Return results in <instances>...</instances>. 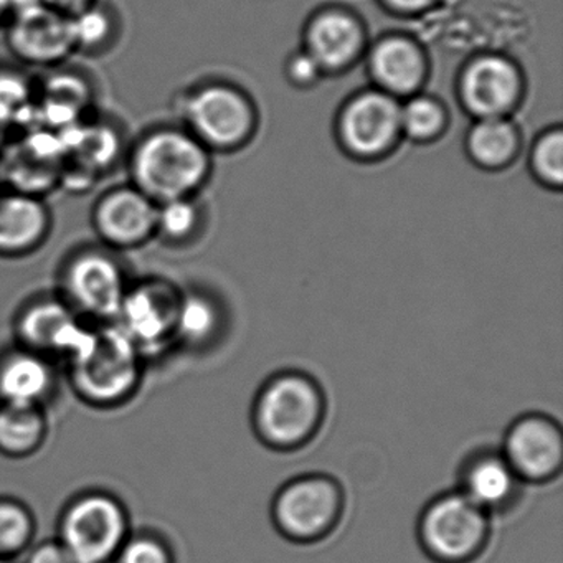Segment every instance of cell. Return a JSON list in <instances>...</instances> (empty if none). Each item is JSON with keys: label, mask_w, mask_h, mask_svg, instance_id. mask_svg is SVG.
<instances>
[{"label": "cell", "mask_w": 563, "mask_h": 563, "mask_svg": "<svg viewBox=\"0 0 563 563\" xmlns=\"http://www.w3.org/2000/svg\"><path fill=\"white\" fill-rule=\"evenodd\" d=\"M229 329V314L219 296L203 289L180 292L177 306L176 345L206 352L219 345Z\"/></svg>", "instance_id": "ffe728a7"}, {"label": "cell", "mask_w": 563, "mask_h": 563, "mask_svg": "<svg viewBox=\"0 0 563 563\" xmlns=\"http://www.w3.org/2000/svg\"><path fill=\"white\" fill-rule=\"evenodd\" d=\"M67 151L58 131L34 128L14 134L0 151V173L4 189L47 199L58 190Z\"/></svg>", "instance_id": "8fae6325"}, {"label": "cell", "mask_w": 563, "mask_h": 563, "mask_svg": "<svg viewBox=\"0 0 563 563\" xmlns=\"http://www.w3.org/2000/svg\"><path fill=\"white\" fill-rule=\"evenodd\" d=\"M38 80L19 67H0V133L14 134L41 126Z\"/></svg>", "instance_id": "d4e9b609"}, {"label": "cell", "mask_w": 563, "mask_h": 563, "mask_svg": "<svg viewBox=\"0 0 563 563\" xmlns=\"http://www.w3.org/2000/svg\"><path fill=\"white\" fill-rule=\"evenodd\" d=\"M328 415L321 384L301 371L272 375L256 394L252 424L256 438L273 451H298L311 443Z\"/></svg>", "instance_id": "7a4b0ae2"}, {"label": "cell", "mask_w": 563, "mask_h": 563, "mask_svg": "<svg viewBox=\"0 0 563 563\" xmlns=\"http://www.w3.org/2000/svg\"><path fill=\"white\" fill-rule=\"evenodd\" d=\"M130 285L123 263L104 246L77 250L62 268V299L97 324L114 322Z\"/></svg>", "instance_id": "52a82bcc"}, {"label": "cell", "mask_w": 563, "mask_h": 563, "mask_svg": "<svg viewBox=\"0 0 563 563\" xmlns=\"http://www.w3.org/2000/svg\"><path fill=\"white\" fill-rule=\"evenodd\" d=\"M522 481L500 451L477 450L460 470V489L489 516L512 509L522 496Z\"/></svg>", "instance_id": "9a60e30c"}, {"label": "cell", "mask_w": 563, "mask_h": 563, "mask_svg": "<svg viewBox=\"0 0 563 563\" xmlns=\"http://www.w3.org/2000/svg\"><path fill=\"white\" fill-rule=\"evenodd\" d=\"M97 2L98 0H41V4L47 5V8L54 9L60 14L68 15V18L81 14Z\"/></svg>", "instance_id": "d590c367"}, {"label": "cell", "mask_w": 563, "mask_h": 563, "mask_svg": "<svg viewBox=\"0 0 563 563\" xmlns=\"http://www.w3.org/2000/svg\"><path fill=\"white\" fill-rule=\"evenodd\" d=\"M516 68L499 57L474 62L463 78V97L471 111L484 118H497L512 107L519 95Z\"/></svg>", "instance_id": "44dd1931"}, {"label": "cell", "mask_w": 563, "mask_h": 563, "mask_svg": "<svg viewBox=\"0 0 563 563\" xmlns=\"http://www.w3.org/2000/svg\"><path fill=\"white\" fill-rule=\"evenodd\" d=\"M362 31L344 12L319 15L308 32V54L321 68L339 70L354 60L361 51Z\"/></svg>", "instance_id": "603a6c76"}, {"label": "cell", "mask_w": 563, "mask_h": 563, "mask_svg": "<svg viewBox=\"0 0 563 563\" xmlns=\"http://www.w3.org/2000/svg\"><path fill=\"white\" fill-rule=\"evenodd\" d=\"M395 9L405 12H417L433 4L434 0H388Z\"/></svg>", "instance_id": "8d00e7d4"}, {"label": "cell", "mask_w": 563, "mask_h": 563, "mask_svg": "<svg viewBox=\"0 0 563 563\" xmlns=\"http://www.w3.org/2000/svg\"><path fill=\"white\" fill-rule=\"evenodd\" d=\"M97 334L98 325L87 324L62 298L37 299L15 319L18 345L68 364L93 347Z\"/></svg>", "instance_id": "ba28073f"}, {"label": "cell", "mask_w": 563, "mask_h": 563, "mask_svg": "<svg viewBox=\"0 0 563 563\" xmlns=\"http://www.w3.org/2000/svg\"><path fill=\"white\" fill-rule=\"evenodd\" d=\"M500 453L523 484H545L563 467V433L549 415L527 413L507 428Z\"/></svg>", "instance_id": "5bb4252c"}, {"label": "cell", "mask_w": 563, "mask_h": 563, "mask_svg": "<svg viewBox=\"0 0 563 563\" xmlns=\"http://www.w3.org/2000/svg\"><path fill=\"white\" fill-rule=\"evenodd\" d=\"M345 509L341 483L329 474H302L288 481L272 503V520L295 543L321 542L334 532Z\"/></svg>", "instance_id": "8992f818"}, {"label": "cell", "mask_w": 563, "mask_h": 563, "mask_svg": "<svg viewBox=\"0 0 563 563\" xmlns=\"http://www.w3.org/2000/svg\"><path fill=\"white\" fill-rule=\"evenodd\" d=\"M157 203L133 184L104 190L93 209L91 227L104 249L128 252L156 239Z\"/></svg>", "instance_id": "4fadbf2b"}, {"label": "cell", "mask_w": 563, "mask_h": 563, "mask_svg": "<svg viewBox=\"0 0 563 563\" xmlns=\"http://www.w3.org/2000/svg\"><path fill=\"white\" fill-rule=\"evenodd\" d=\"M114 563H174V555L161 537L141 533L128 537Z\"/></svg>", "instance_id": "1f68e13d"}, {"label": "cell", "mask_w": 563, "mask_h": 563, "mask_svg": "<svg viewBox=\"0 0 563 563\" xmlns=\"http://www.w3.org/2000/svg\"><path fill=\"white\" fill-rule=\"evenodd\" d=\"M180 289L164 279L130 285L113 324L136 345L144 361L176 345L177 306Z\"/></svg>", "instance_id": "9c48e42d"}, {"label": "cell", "mask_w": 563, "mask_h": 563, "mask_svg": "<svg viewBox=\"0 0 563 563\" xmlns=\"http://www.w3.org/2000/svg\"><path fill=\"white\" fill-rule=\"evenodd\" d=\"M48 420L44 407L0 404V454L22 460L44 446Z\"/></svg>", "instance_id": "484cf974"}, {"label": "cell", "mask_w": 563, "mask_h": 563, "mask_svg": "<svg viewBox=\"0 0 563 563\" xmlns=\"http://www.w3.org/2000/svg\"><path fill=\"white\" fill-rule=\"evenodd\" d=\"M52 358L18 347L0 355V404L44 407L54 394Z\"/></svg>", "instance_id": "d6986e66"}, {"label": "cell", "mask_w": 563, "mask_h": 563, "mask_svg": "<svg viewBox=\"0 0 563 563\" xmlns=\"http://www.w3.org/2000/svg\"><path fill=\"white\" fill-rule=\"evenodd\" d=\"M202 229V210L194 197L157 203L156 239L170 246L186 245Z\"/></svg>", "instance_id": "f1b7e54d"}, {"label": "cell", "mask_w": 563, "mask_h": 563, "mask_svg": "<svg viewBox=\"0 0 563 563\" xmlns=\"http://www.w3.org/2000/svg\"><path fill=\"white\" fill-rule=\"evenodd\" d=\"M143 365V355L117 324H98L93 347L68 364V378L84 404L114 408L136 394Z\"/></svg>", "instance_id": "3957f363"}, {"label": "cell", "mask_w": 563, "mask_h": 563, "mask_svg": "<svg viewBox=\"0 0 563 563\" xmlns=\"http://www.w3.org/2000/svg\"><path fill=\"white\" fill-rule=\"evenodd\" d=\"M12 15L11 0H0V25H4Z\"/></svg>", "instance_id": "74e56055"}, {"label": "cell", "mask_w": 563, "mask_h": 563, "mask_svg": "<svg viewBox=\"0 0 563 563\" xmlns=\"http://www.w3.org/2000/svg\"><path fill=\"white\" fill-rule=\"evenodd\" d=\"M533 167L539 176L553 186L563 180V137L560 131L547 134L533 151Z\"/></svg>", "instance_id": "d6a6232c"}, {"label": "cell", "mask_w": 563, "mask_h": 563, "mask_svg": "<svg viewBox=\"0 0 563 563\" xmlns=\"http://www.w3.org/2000/svg\"><path fill=\"white\" fill-rule=\"evenodd\" d=\"M372 74L390 93L408 95L420 87L424 60L417 45L405 38H387L372 52Z\"/></svg>", "instance_id": "cb8c5ba5"}, {"label": "cell", "mask_w": 563, "mask_h": 563, "mask_svg": "<svg viewBox=\"0 0 563 563\" xmlns=\"http://www.w3.org/2000/svg\"><path fill=\"white\" fill-rule=\"evenodd\" d=\"M77 54L100 55L113 47L120 32L117 12L98 0L81 14L71 18Z\"/></svg>", "instance_id": "4316f807"}, {"label": "cell", "mask_w": 563, "mask_h": 563, "mask_svg": "<svg viewBox=\"0 0 563 563\" xmlns=\"http://www.w3.org/2000/svg\"><path fill=\"white\" fill-rule=\"evenodd\" d=\"M130 184L156 203L196 196L210 173L209 150L186 128L146 131L126 153Z\"/></svg>", "instance_id": "6da1fadb"}, {"label": "cell", "mask_w": 563, "mask_h": 563, "mask_svg": "<svg viewBox=\"0 0 563 563\" xmlns=\"http://www.w3.org/2000/svg\"><path fill=\"white\" fill-rule=\"evenodd\" d=\"M0 563H11V560L0 559Z\"/></svg>", "instance_id": "ab89813d"}, {"label": "cell", "mask_w": 563, "mask_h": 563, "mask_svg": "<svg viewBox=\"0 0 563 563\" xmlns=\"http://www.w3.org/2000/svg\"><path fill=\"white\" fill-rule=\"evenodd\" d=\"M401 110L385 93H365L355 98L342 118V136L347 146L361 156L384 153L401 128Z\"/></svg>", "instance_id": "e0dca14e"}, {"label": "cell", "mask_w": 563, "mask_h": 563, "mask_svg": "<svg viewBox=\"0 0 563 563\" xmlns=\"http://www.w3.org/2000/svg\"><path fill=\"white\" fill-rule=\"evenodd\" d=\"M401 126L413 140H430L440 133L444 113L437 101L430 98H415L401 110Z\"/></svg>", "instance_id": "4dcf8cb0"}, {"label": "cell", "mask_w": 563, "mask_h": 563, "mask_svg": "<svg viewBox=\"0 0 563 563\" xmlns=\"http://www.w3.org/2000/svg\"><path fill=\"white\" fill-rule=\"evenodd\" d=\"M4 189V183H2V173H0V190Z\"/></svg>", "instance_id": "f35d334b"}, {"label": "cell", "mask_w": 563, "mask_h": 563, "mask_svg": "<svg viewBox=\"0 0 563 563\" xmlns=\"http://www.w3.org/2000/svg\"><path fill=\"white\" fill-rule=\"evenodd\" d=\"M35 517L27 506L12 497H0V559L12 560L31 549Z\"/></svg>", "instance_id": "f546056e"}, {"label": "cell", "mask_w": 563, "mask_h": 563, "mask_svg": "<svg viewBox=\"0 0 563 563\" xmlns=\"http://www.w3.org/2000/svg\"><path fill=\"white\" fill-rule=\"evenodd\" d=\"M186 130L203 146L227 150L245 140L252 130L253 114L240 91L225 85H203L183 104Z\"/></svg>", "instance_id": "7c38bea8"}, {"label": "cell", "mask_w": 563, "mask_h": 563, "mask_svg": "<svg viewBox=\"0 0 563 563\" xmlns=\"http://www.w3.org/2000/svg\"><path fill=\"white\" fill-rule=\"evenodd\" d=\"M54 227L47 199L0 190V258H22L37 252Z\"/></svg>", "instance_id": "2e32d148"}, {"label": "cell", "mask_w": 563, "mask_h": 563, "mask_svg": "<svg viewBox=\"0 0 563 563\" xmlns=\"http://www.w3.org/2000/svg\"><path fill=\"white\" fill-rule=\"evenodd\" d=\"M95 90L77 71L55 68L38 80V123L52 131H64L93 117Z\"/></svg>", "instance_id": "ac0fdd59"}, {"label": "cell", "mask_w": 563, "mask_h": 563, "mask_svg": "<svg viewBox=\"0 0 563 563\" xmlns=\"http://www.w3.org/2000/svg\"><path fill=\"white\" fill-rule=\"evenodd\" d=\"M25 563H74L58 540H44L27 550Z\"/></svg>", "instance_id": "836d02e7"}, {"label": "cell", "mask_w": 563, "mask_h": 563, "mask_svg": "<svg viewBox=\"0 0 563 563\" xmlns=\"http://www.w3.org/2000/svg\"><path fill=\"white\" fill-rule=\"evenodd\" d=\"M126 507L113 494L88 490L65 506L58 520V542L74 563H111L130 532Z\"/></svg>", "instance_id": "277c9868"}, {"label": "cell", "mask_w": 563, "mask_h": 563, "mask_svg": "<svg viewBox=\"0 0 563 563\" xmlns=\"http://www.w3.org/2000/svg\"><path fill=\"white\" fill-rule=\"evenodd\" d=\"M58 133L67 157L84 164L100 177L110 173L123 157L124 144L120 131L101 118L91 117Z\"/></svg>", "instance_id": "7402d4cb"}, {"label": "cell", "mask_w": 563, "mask_h": 563, "mask_svg": "<svg viewBox=\"0 0 563 563\" xmlns=\"http://www.w3.org/2000/svg\"><path fill=\"white\" fill-rule=\"evenodd\" d=\"M5 45L22 67L48 71L64 67L77 55L71 18L44 4L22 9L9 18Z\"/></svg>", "instance_id": "30bf717a"}, {"label": "cell", "mask_w": 563, "mask_h": 563, "mask_svg": "<svg viewBox=\"0 0 563 563\" xmlns=\"http://www.w3.org/2000/svg\"><path fill=\"white\" fill-rule=\"evenodd\" d=\"M319 71H321V67L312 60L309 54L296 55L289 64V75L299 84H311L319 77Z\"/></svg>", "instance_id": "e575fe53"}, {"label": "cell", "mask_w": 563, "mask_h": 563, "mask_svg": "<svg viewBox=\"0 0 563 563\" xmlns=\"http://www.w3.org/2000/svg\"><path fill=\"white\" fill-rule=\"evenodd\" d=\"M467 146L477 163L489 167L500 166L516 153L517 133L506 121L484 118L471 130Z\"/></svg>", "instance_id": "83f0119b"}, {"label": "cell", "mask_w": 563, "mask_h": 563, "mask_svg": "<svg viewBox=\"0 0 563 563\" xmlns=\"http://www.w3.org/2000/svg\"><path fill=\"white\" fill-rule=\"evenodd\" d=\"M418 542L437 563H471L487 547L490 516L461 490L440 494L421 510Z\"/></svg>", "instance_id": "5b68a950"}]
</instances>
